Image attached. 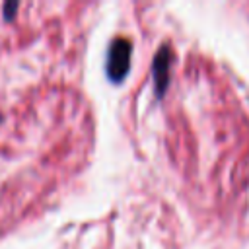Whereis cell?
Segmentation results:
<instances>
[{"mask_svg":"<svg viewBox=\"0 0 249 249\" xmlns=\"http://www.w3.org/2000/svg\"><path fill=\"white\" fill-rule=\"evenodd\" d=\"M130 56H132V43L126 37H117L111 41L107 51V76L113 82H121L130 70Z\"/></svg>","mask_w":249,"mask_h":249,"instance_id":"cell-1","label":"cell"},{"mask_svg":"<svg viewBox=\"0 0 249 249\" xmlns=\"http://www.w3.org/2000/svg\"><path fill=\"white\" fill-rule=\"evenodd\" d=\"M169 64H171V51L167 45H161L154 56V82H156V93L161 97L169 84Z\"/></svg>","mask_w":249,"mask_h":249,"instance_id":"cell-2","label":"cell"}]
</instances>
